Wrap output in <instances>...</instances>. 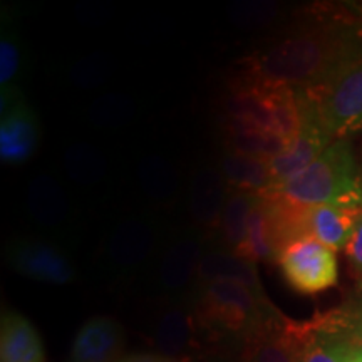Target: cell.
Segmentation results:
<instances>
[{"instance_id":"83f0119b","label":"cell","mask_w":362,"mask_h":362,"mask_svg":"<svg viewBox=\"0 0 362 362\" xmlns=\"http://www.w3.org/2000/svg\"><path fill=\"white\" fill-rule=\"evenodd\" d=\"M161 354H129L123 356L117 362H161Z\"/></svg>"},{"instance_id":"277c9868","label":"cell","mask_w":362,"mask_h":362,"mask_svg":"<svg viewBox=\"0 0 362 362\" xmlns=\"http://www.w3.org/2000/svg\"><path fill=\"white\" fill-rule=\"evenodd\" d=\"M226 124L269 131L293 144L302 128L296 90L243 74L226 99Z\"/></svg>"},{"instance_id":"d6986e66","label":"cell","mask_w":362,"mask_h":362,"mask_svg":"<svg viewBox=\"0 0 362 362\" xmlns=\"http://www.w3.org/2000/svg\"><path fill=\"white\" fill-rule=\"evenodd\" d=\"M260 197L262 193L257 192L230 188L218 225L225 250L238 253L240 248L243 247L247 240L250 215L253 208L259 203Z\"/></svg>"},{"instance_id":"f1b7e54d","label":"cell","mask_w":362,"mask_h":362,"mask_svg":"<svg viewBox=\"0 0 362 362\" xmlns=\"http://www.w3.org/2000/svg\"><path fill=\"white\" fill-rule=\"evenodd\" d=\"M189 361V356H185V357H166L163 356L161 357V362H188Z\"/></svg>"},{"instance_id":"5b68a950","label":"cell","mask_w":362,"mask_h":362,"mask_svg":"<svg viewBox=\"0 0 362 362\" xmlns=\"http://www.w3.org/2000/svg\"><path fill=\"white\" fill-rule=\"evenodd\" d=\"M296 94L332 143L362 129V61L325 88Z\"/></svg>"},{"instance_id":"484cf974","label":"cell","mask_w":362,"mask_h":362,"mask_svg":"<svg viewBox=\"0 0 362 362\" xmlns=\"http://www.w3.org/2000/svg\"><path fill=\"white\" fill-rule=\"evenodd\" d=\"M243 347L210 346L189 356L188 362H240Z\"/></svg>"},{"instance_id":"4fadbf2b","label":"cell","mask_w":362,"mask_h":362,"mask_svg":"<svg viewBox=\"0 0 362 362\" xmlns=\"http://www.w3.org/2000/svg\"><path fill=\"white\" fill-rule=\"evenodd\" d=\"M228 192L230 187L220 168L208 165L197 170L189 188V211L194 223L205 230L218 228Z\"/></svg>"},{"instance_id":"cb8c5ba5","label":"cell","mask_w":362,"mask_h":362,"mask_svg":"<svg viewBox=\"0 0 362 362\" xmlns=\"http://www.w3.org/2000/svg\"><path fill=\"white\" fill-rule=\"evenodd\" d=\"M21 66V52L17 44L4 33L0 40V84L2 88L11 83Z\"/></svg>"},{"instance_id":"30bf717a","label":"cell","mask_w":362,"mask_h":362,"mask_svg":"<svg viewBox=\"0 0 362 362\" xmlns=\"http://www.w3.org/2000/svg\"><path fill=\"white\" fill-rule=\"evenodd\" d=\"M240 362H302L297 322L282 314L267 319L243 344Z\"/></svg>"},{"instance_id":"9a60e30c","label":"cell","mask_w":362,"mask_h":362,"mask_svg":"<svg viewBox=\"0 0 362 362\" xmlns=\"http://www.w3.org/2000/svg\"><path fill=\"white\" fill-rule=\"evenodd\" d=\"M156 245V232L151 221L128 218L121 221L111 235L107 255L111 264L121 269H136L151 255Z\"/></svg>"},{"instance_id":"7a4b0ae2","label":"cell","mask_w":362,"mask_h":362,"mask_svg":"<svg viewBox=\"0 0 362 362\" xmlns=\"http://www.w3.org/2000/svg\"><path fill=\"white\" fill-rule=\"evenodd\" d=\"M192 309L202 349L210 346L243 347L253 330L280 314L264 291L228 279L198 284Z\"/></svg>"},{"instance_id":"ffe728a7","label":"cell","mask_w":362,"mask_h":362,"mask_svg":"<svg viewBox=\"0 0 362 362\" xmlns=\"http://www.w3.org/2000/svg\"><path fill=\"white\" fill-rule=\"evenodd\" d=\"M218 279L238 280V282L247 284L248 287L255 288V291H262L255 264L235 255L233 252L225 250V248L203 253L200 267H198L197 285Z\"/></svg>"},{"instance_id":"9c48e42d","label":"cell","mask_w":362,"mask_h":362,"mask_svg":"<svg viewBox=\"0 0 362 362\" xmlns=\"http://www.w3.org/2000/svg\"><path fill=\"white\" fill-rule=\"evenodd\" d=\"M7 262L17 274L37 282L64 285L76 279V270L66 253L47 240H16L7 247Z\"/></svg>"},{"instance_id":"44dd1931","label":"cell","mask_w":362,"mask_h":362,"mask_svg":"<svg viewBox=\"0 0 362 362\" xmlns=\"http://www.w3.org/2000/svg\"><path fill=\"white\" fill-rule=\"evenodd\" d=\"M225 139L226 149L230 151L260 158L265 161L275 160L292 146V143L280 134L235 124L225 126Z\"/></svg>"},{"instance_id":"8992f818","label":"cell","mask_w":362,"mask_h":362,"mask_svg":"<svg viewBox=\"0 0 362 362\" xmlns=\"http://www.w3.org/2000/svg\"><path fill=\"white\" fill-rule=\"evenodd\" d=\"M277 264L293 291L304 296L324 292L339 280L336 250L314 237L293 242L280 253Z\"/></svg>"},{"instance_id":"f546056e","label":"cell","mask_w":362,"mask_h":362,"mask_svg":"<svg viewBox=\"0 0 362 362\" xmlns=\"http://www.w3.org/2000/svg\"><path fill=\"white\" fill-rule=\"evenodd\" d=\"M361 206H362V203H361Z\"/></svg>"},{"instance_id":"52a82bcc","label":"cell","mask_w":362,"mask_h":362,"mask_svg":"<svg viewBox=\"0 0 362 362\" xmlns=\"http://www.w3.org/2000/svg\"><path fill=\"white\" fill-rule=\"evenodd\" d=\"M302 362H362V342L337 319L336 314L297 322Z\"/></svg>"},{"instance_id":"4316f807","label":"cell","mask_w":362,"mask_h":362,"mask_svg":"<svg viewBox=\"0 0 362 362\" xmlns=\"http://www.w3.org/2000/svg\"><path fill=\"white\" fill-rule=\"evenodd\" d=\"M346 253L356 275L362 280V211L356 221L354 232L346 247Z\"/></svg>"},{"instance_id":"8fae6325","label":"cell","mask_w":362,"mask_h":362,"mask_svg":"<svg viewBox=\"0 0 362 362\" xmlns=\"http://www.w3.org/2000/svg\"><path fill=\"white\" fill-rule=\"evenodd\" d=\"M124 332L111 317H93L76 334L72 362H117L123 354Z\"/></svg>"},{"instance_id":"7c38bea8","label":"cell","mask_w":362,"mask_h":362,"mask_svg":"<svg viewBox=\"0 0 362 362\" xmlns=\"http://www.w3.org/2000/svg\"><path fill=\"white\" fill-rule=\"evenodd\" d=\"M203 238L197 232L176 235L166 247L160 262V282L168 292L185 291L189 284H197L198 267L203 257Z\"/></svg>"},{"instance_id":"603a6c76","label":"cell","mask_w":362,"mask_h":362,"mask_svg":"<svg viewBox=\"0 0 362 362\" xmlns=\"http://www.w3.org/2000/svg\"><path fill=\"white\" fill-rule=\"evenodd\" d=\"M143 185L149 193V197L155 200L166 202L173 197L176 188V178L173 168L166 161L160 158H151L141 168Z\"/></svg>"},{"instance_id":"7402d4cb","label":"cell","mask_w":362,"mask_h":362,"mask_svg":"<svg viewBox=\"0 0 362 362\" xmlns=\"http://www.w3.org/2000/svg\"><path fill=\"white\" fill-rule=\"evenodd\" d=\"M29 210L45 228H57L67 218V202L62 188L49 176H37L29 187Z\"/></svg>"},{"instance_id":"e0dca14e","label":"cell","mask_w":362,"mask_h":362,"mask_svg":"<svg viewBox=\"0 0 362 362\" xmlns=\"http://www.w3.org/2000/svg\"><path fill=\"white\" fill-rule=\"evenodd\" d=\"M0 362H45L39 332L29 319L16 312H7L2 317Z\"/></svg>"},{"instance_id":"ba28073f","label":"cell","mask_w":362,"mask_h":362,"mask_svg":"<svg viewBox=\"0 0 362 362\" xmlns=\"http://www.w3.org/2000/svg\"><path fill=\"white\" fill-rule=\"evenodd\" d=\"M0 112V160L6 165H22L37 149V119L19 90L8 86L2 88Z\"/></svg>"},{"instance_id":"3957f363","label":"cell","mask_w":362,"mask_h":362,"mask_svg":"<svg viewBox=\"0 0 362 362\" xmlns=\"http://www.w3.org/2000/svg\"><path fill=\"white\" fill-rule=\"evenodd\" d=\"M272 192L282 193L284 197L307 206L325 203L361 206L362 171L357 166L349 139L342 138L329 144L322 155L302 173Z\"/></svg>"},{"instance_id":"2e32d148","label":"cell","mask_w":362,"mask_h":362,"mask_svg":"<svg viewBox=\"0 0 362 362\" xmlns=\"http://www.w3.org/2000/svg\"><path fill=\"white\" fill-rule=\"evenodd\" d=\"M362 208L342 203L310 206V235L332 250H346Z\"/></svg>"},{"instance_id":"6da1fadb","label":"cell","mask_w":362,"mask_h":362,"mask_svg":"<svg viewBox=\"0 0 362 362\" xmlns=\"http://www.w3.org/2000/svg\"><path fill=\"white\" fill-rule=\"evenodd\" d=\"M362 61V19L322 13L260 45L245 61V74L293 90L320 89Z\"/></svg>"},{"instance_id":"5bb4252c","label":"cell","mask_w":362,"mask_h":362,"mask_svg":"<svg viewBox=\"0 0 362 362\" xmlns=\"http://www.w3.org/2000/svg\"><path fill=\"white\" fill-rule=\"evenodd\" d=\"M155 344L161 356L185 357L202 349L192 304L173 305L158 320Z\"/></svg>"},{"instance_id":"ac0fdd59","label":"cell","mask_w":362,"mask_h":362,"mask_svg":"<svg viewBox=\"0 0 362 362\" xmlns=\"http://www.w3.org/2000/svg\"><path fill=\"white\" fill-rule=\"evenodd\" d=\"M218 168L230 188L257 193L270 192L274 188L270 161L226 149L225 155L221 156Z\"/></svg>"},{"instance_id":"d4e9b609","label":"cell","mask_w":362,"mask_h":362,"mask_svg":"<svg viewBox=\"0 0 362 362\" xmlns=\"http://www.w3.org/2000/svg\"><path fill=\"white\" fill-rule=\"evenodd\" d=\"M334 314L362 342V292L334 310Z\"/></svg>"}]
</instances>
